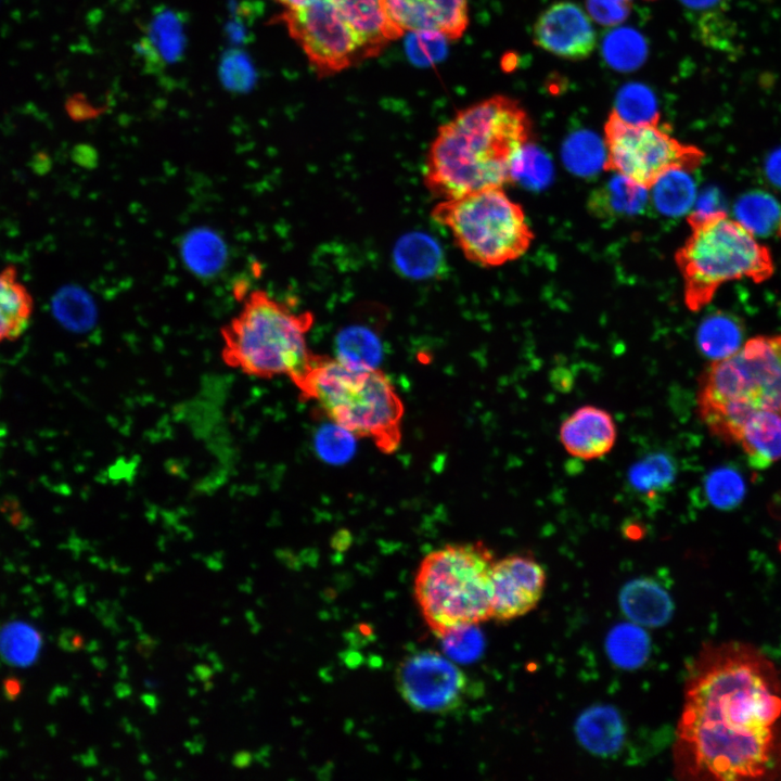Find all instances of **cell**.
Masks as SVG:
<instances>
[{"label":"cell","mask_w":781,"mask_h":781,"mask_svg":"<svg viewBox=\"0 0 781 781\" xmlns=\"http://www.w3.org/2000/svg\"><path fill=\"white\" fill-rule=\"evenodd\" d=\"M735 445L745 453L750 465L757 470L771 466L781 459V410H758L742 424Z\"/></svg>","instance_id":"18"},{"label":"cell","mask_w":781,"mask_h":781,"mask_svg":"<svg viewBox=\"0 0 781 781\" xmlns=\"http://www.w3.org/2000/svg\"><path fill=\"white\" fill-rule=\"evenodd\" d=\"M138 52L148 69L165 68L178 61L185 46L183 16L171 9H156L141 27Z\"/></svg>","instance_id":"16"},{"label":"cell","mask_w":781,"mask_h":781,"mask_svg":"<svg viewBox=\"0 0 781 781\" xmlns=\"http://www.w3.org/2000/svg\"><path fill=\"white\" fill-rule=\"evenodd\" d=\"M128 620L133 625L135 630H136L138 633H139V632H142V625H141V623H140L138 619H136L135 617L130 616V617H128Z\"/></svg>","instance_id":"49"},{"label":"cell","mask_w":781,"mask_h":781,"mask_svg":"<svg viewBox=\"0 0 781 781\" xmlns=\"http://www.w3.org/2000/svg\"><path fill=\"white\" fill-rule=\"evenodd\" d=\"M395 259L399 269L409 277L424 278L437 269L441 256L436 243L420 233L402 238L395 248Z\"/></svg>","instance_id":"25"},{"label":"cell","mask_w":781,"mask_h":781,"mask_svg":"<svg viewBox=\"0 0 781 781\" xmlns=\"http://www.w3.org/2000/svg\"><path fill=\"white\" fill-rule=\"evenodd\" d=\"M778 235H779V236H780V239H781V220H780V222H779V227H778Z\"/></svg>","instance_id":"61"},{"label":"cell","mask_w":781,"mask_h":781,"mask_svg":"<svg viewBox=\"0 0 781 781\" xmlns=\"http://www.w3.org/2000/svg\"><path fill=\"white\" fill-rule=\"evenodd\" d=\"M386 18L397 35L437 33L459 39L469 25L468 0H382Z\"/></svg>","instance_id":"13"},{"label":"cell","mask_w":781,"mask_h":781,"mask_svg":"<svg viewBox=\"0 0 781 781\" xmlns=\"http://www.w3.org/2000/svg\"><path fill=\"white\" fill-rule=\"evenodd\" d=\"M141 702L149 708V710L154 714L157 710V707L159 705V700L157 695L153 693H143L140 696Z\"/></svg>","instance_id":"42"},{"label":"cell","mask_w":781,"mask_h":781,"mask_svg":"<svg viewBox=\"0 0 781 781\" xmlns=\"http://www.w3.org/2000/svg\"><path fill=\"white\" fill-rule=\"evenodd\" d=\"M592 20L603 26H615L629 14L631 0H586Z\"/></svg>","instance_id":"34"},{"label":"cell","mask_w":781,"mask_h":781,"mask_svg":"<svg viewBox=\"0 0 781 781\" xmlns=\"http://www.w3.org/2000/svg\"><path fill=\"white\" fill-rule=\"evenodd\" d=\"M321 77L367 60L361 42L331 0L284 10L277 16Z\"/></svg>","instance_id":"10"},{"label":"cell","mask_w":781,"mask_h":781,"mask_svg":"<svg viewBox=\"0 0 781 781\" xmlns=\"http://www.w3.org/2000/svg\"><path fill=\"white\" fill-rule=\"evenodd\" d=\"M138 638L139 642L136 645L138 653L145 658L150 657L158 644L156 639L144 632H139Z\"/></svg>","instance_id":"37"},{"label":"cell","mask_w":781,"mask_h":781,"mask_svg":"<svg viewBox=\"0 0 781 781\" xmlns=\"http://www.w3.org/2000/svg\"><path fill=\"white\" fill-rule=\"evenodd\" d=\"M114 692L118 699H126L131 694L132 690L128 683L117 682L114 686Z\"/></svg>","instance_id":"44"},{"label":"cell","mask_w":781,"mask_h":781,"mask_svg":"<svg viewBox=\"0 0 781 781\" xmlns=\"http://www.w3.org/2000/svg\"><path fill=\"white\" fill-rule=\"evenodd\" d=\"M624 612L636 622L644 625L664 624L671 612V603L666 592L649 580L629 582L620 594Z\"/></svg>","instance_id":"20"},{"label":"cell","mask_w":781,"mask_h":781,"mask_svg":"<svg viewBox=\"0 0 781 781\" xmlns=\"http://www.w3.org/2000/svg\"><path fill=\"white\" fill-rule=\"evenodd\" d=\"M194 677H195L194 675H188V679L191 680L192 682H194L196 679Z\"/></svg>","instance_id":"60"},{"label":"cell","mask_w":781,"mask_h":781,"mask_svg":"<svg viewBox=\"0 0 781 781\" xmlns=\"http://www.w3.org/2000/svg\"><path fill=\"white\" fill-rule=\"evenodd\" d=\"M758 410H781V332L748 338L701 374L696 413L709 433L733 445Z\"/></svg>","instance_id":"5"},{"label":"cell","mask_w":781,"mask_h":781,"mask_svg":"<svg viewBox=\"0 0 781 781\" xmlns=\"http://www.w3.org/2000/svg\"><path fill=\"white\" fill-rule=\"evenodd\" d=\"M532 121L517 101L494 95L443 124L426 153L423 182L438 200L512 183L511 166L530 142Z\"/></svg>","instance_id":"2"},{"label":"cell","mask_w":781,"mask_h":781,"mask_svg":"<svg viewBox=\"0 0 781 781\" xmlns=\"http://www.w3.org/2000/svg\"><path fill=\"white\" fill-rule=\"evenodd\" d=\"M679 2L693 14L712 17L724 7L726 0H679Z\"/></svg>","instance_id":"36"},{"label":"cell","mask_w":781,"mask_h":781,"mask_svg":"<svg viewBox=\"0 0 781 781\" xmlns=\"http://www.w3.org/2000/svg\"><path fill=\"white\" fill-rule=\"evenodd\" d=\"M577 733L591 752L610 754L620 745L623 725L614 709L600 706L582 714L577 722Z\"/></svg>","instance_id":"21"},{"label":"cell","mask_w":781,"mask_h":781,"mask_svg":"<svg viewBox=\"0 0 781 781\" xmlns=\"http://www.w3.org/2000/svg\"><path fill=\"white\" fill-rule=\"evenodd\" d=\"M559 437L569 456L593 460L613 449L617 428L609 411L587 405L576 409L562 422Z\"/></svg>","instance_id":"15"},{"label":"cell","mask_w":781,"mask_h":781,"mask_svg":"<svg viewBox=\"0 0 781 781\" xmlns=\"http://www.w3.org/2000/svg\"><path fill=\"white\" fill-rule=\"evenodd\" d=\"M740 220L752 232H765L776 221L779 208L776 202L763 194H753L738 205Z\"/></svg>","instance_id":"31"},{"label":"cell","mask_w":781,"mask_h":781,"mask_svg":"<svg viewBox=\"0 0 781 781\" xmlns=\"http://www.w3.org/2000/svg\"><path fill=\"white\" fill-rule=\"evenodd\" d=\"M139 760L142 765H149L151 763V759L146 753H141L139 755Z\"/></svg>","instance_id":"52"},{"label":"cell","mask_w":781,"mask_h":781,"mask_svg":"<svg viewBox=\"0 0 781 781\" xmlns=\"http://www.w3.org/2000/svg\"><path fill=\"white\" fill-rule=\"evenodd\" d=\"M534 40L541 49L567 60H581L594 50V28L575 3L561 1L546 9L534 25Z\"/></svg>","instance_id":"14"},{"label":"cell","mask_w":781,"mask_h":781,"mask_svg":"<svg viewBox=\"0 0 781 781\" xmlns=\"http://www.w3.org/2000/svg\"><path fill=\"white\" fill-rule=\"evenodd\" d=\"M607 650L611 658L617 665L637 667L648 655L649 641L641 629L630 625H620L611 631Z\"/></svg>","instance_id":"29"},{"label":"cell","mask_w":781,"mask_h":781,"mask_svg":"<svg viewBox=\"0 0 781 781\" xmlns=\"http://www.w3.org/2000/svg\"><path fill=\"white\" fill-rule=\"evenodd\" d=\"M431 216L449 230L463 256L482 267H500L521 258L535 240L522 205L502 187L440 200Z\"/></svg>","instance_id":"8"},{"label":"cell","mask_w":781,"mask_h":781,"mask_svg":"<svg viewBox=\"0 0 781 781\" xmlns=\"http://www.w3.org/2000/svg\"><path fill=\"white\" fill-rule=\"evenodd\" d=\"M252 584L253 582L251 580L241 582L239 585L240 591L245 592V593H251L252 592Z\"/></svg>","instance_id":"46"},{"label":"cell","mask_w":781,"mask_h":781,"mask_svg":"<svg viewBox=\"0 0 781 781\" xmlns=\"http://www.w3.org/2000/svg\"><path fill=\"white\" fill-rule=\"evenodd\" d=\"M199 724H200V720H199L197 718H190V725H191V726H196V725H199Z\"/></svg>","instance_id":"58"},{"label":"cell","mask_w":781,"mask_h":781,"mask_svg":"<svg viewBox=\"0 0 781 781\" xmlns=\"http://www.w3.org/2000/svg\"><path fill=\"white\" fill-rule=\"evenodd\" d=\"M129 644H130V642H129L128 640L119 641V642L117 643V650H118V651H125V650L128 649Z\"/></svg>","instance_id":"53"},{"label":"cell","mask_w":781,"mask_h":781,"mask_svg":"<svg viewBox=\"0 0 781 781\" xmlns=\"http://www.w3.org/2000/svg\"><path fill=\"white\" fill-rule=\"evenodd\" d=\"M229 623H230V618H228V617H226L221 620L222 625H225V624L228 625Z\"/></svg>","instance_id":"59"},{"label":"cell","mask_w":781,"mask_h":781,"mask_svg":"<svg viewBox=\"0 0 781 781\" xmlns=\"http://www.w3.org/2000/svg\"><path fill=\"white\" fill-rule=\"evenodd\" d=\"M495 561L482 541L447 545L422 559L413 592L421 615L437 637L491 619Z\"/></svg>","instance_id":"7"},{"label":"cell","mask_w":781,"mask_h":781,"mask_svg":"<svg viewBox=\"0 0 781 781\" xmlns=\"http://www.w3.org/2000/svg\"><path fill=\"white\" fill-rule=\"evenodd\" d=\"M613 112L629 124L660 123L654 93L638 82L627 84L618 90Z\"/></svg>","instance_id":"27"},{"label":"cell","mask_w":781,"mask_h":781,"mask_svg":"<svg viewBox=\"0 0 781 781\" xmlns=\"http://www.w3.org/2000/svg\"><path fill=\"white\" fill-rule=\"evenodd\" d=\"M253 755L247 751H240L234 754L232 764L236 768H246L252 764Z\"/></svg>","instance_id":"38"},{"label":"cell","mask_w":781,"mask_h":781,"mask_svg":"<svg viewBox=\"0 0 781 781\" xmlns=\"http://www.w3.org/2000/svg\"><path fill=\"white\" fill-rule=\"evenodd\" d=\"M690 234L674 260L683 283V300L700 311L727 282L769 280L776 270L770 249L741 221L721 209H697L687 216Z\"/></svg>","instance_id":"4"},{"label":"cell","mask_w":781,"mask_h":781,"mask_svg":"<svg viewBox=\"0 0 781 781\" xmlns=\"http://www.w3.org/2000/svg\"><path fill=\"white\" fill-rule=\"evenodd\" d=\"M279 3H281L286 10H297L305 7H308L316 2L317 0H277Z\"/></svg>","instance_id":"43"},{"label":"cell","mask_w":781,"mask_h":781,"mask_svg":"<svg viewBox=\"0 0 781 781\" xmlns=\"http://www.w3.org/2000/svg\"><path fill=\"white\" fill-rule=\"evenodd\" d=\"M674 746L686 780L781 779V677L751 643H706L688 668Z\"/></svg>","instance_id":"1"},{"label":"cell","mask_w":781,"mask_h":781,"mask_svg":"<svg viewBox=\"0 0 781 781\" xmlns=\"http://www.w3.org/2000/svg\"><path fill=\"white\" fill-rule=\"evenodd\" d=\"M395 680L402 700L422 713L454 712L469 694V678L464 671L450 657L432 650L404 657Z\"/></svg>","instance_id":"11"},{"label":"cell","mask_w":781,"mask_h":781,"mask_svg":"<svg viewBox=\"0 0 781 781\" xmlns=\"http://www.w3.org/2000/svg\"><path fill=\"white\" fill-rule=\"evenodd\" d=\"M120 725L126 733H132L135 727L131 725V722L127 718H123L120 721Z\"/></svg>","instance_id":"45"},{"label":"cell","mask_w":781,"mask_h":781,"mask_svg":"<svg viewBox=\"0 0 781 781\" xmlns=\"http://www.w3.org/2000/svg\"><path fill=\"white\" fill-rule=\"evenodd\" d=\"M646 191L617 175L603 188L593 192L589 207L601 217L636 214L645 203Z\"/></svg>","instance_id":"23"},{"label":"cell","mask_w":781,"mask_h":781,"mask_svg":"<svg viewBox=\"0 0 781 781\" xmlns=\"http://www.w3.org/2000/svg\"><path fill=\"white\" fill-rule=\"evenodd\" d=\"M184 747L193 755L201 754L205 747V739L203 735H195L193 741H185Z\"/></svg>","instance_id":"39"},{"label":"cell","mask_w":781,"mask_h":781,"mask_svg":"<svg viewBox=\"0 0 781 781\" xmlns=\"http://www.w3.org/2000/svg\"><path fill=\"white\" fill-rule=\"evenodd\" d=\"M208 644H203L201 646L193 648V650L199 656L203 657L208 653Z\"/></svg>","instance_id":"47"},{"label":"cell","mask_w":781,"mask_h":781,"mask_svg":"<svg viewBox=\"0 0 781 781\" xmlns=\"http://www.w3.org/2000/svg\"><path fill=\"white\" fill-rule=\"evenodd\" d=\"M408 51L418 62L427 63L441 56L444 40L447 39L437 33H412Z\"/></svg>","instance_id":"35"},{"label":"cell","mask_w":781,"mask_h":781,"mask_svg":"<svg viewBox=\"0 0 781 781\" xmlns=\"http://www.w3.org/2000/svg\"><path fill=\"white\" fill-rule=\"evenodd\" d=\"M362 44L366 59L379 55L397 39L382 7V0H331Z\"/></svg>","instance_id":"17"},{"label":"cell","mask_w":781,"mask_h":781,"mask_svg":"<svg viewBox=\"0 0 781 781\" xmlns=\"http://www.w3.org/2000/svg\"><path fill=\"white\" fill-rule=\"evenodd\" d=\"M193 673L196 679L205 682L214 676L215 670L213 669V667H209L205 664H200L194 666Z\"/></svg>","instance_id":"41"},{"label":"cell","mask_w":781,"mask_h":781,"mask_svg":"<svg viewBox=\"0 0 781 781\" xmlns=\"http://www.w3.org/2000/svg\"><path fill=\"white\" fill-rule=\"evenodd\" d=\"M34 313V298L13 265L0 271V344L20 338Z\"/></svg>","instance_id":"19"},{"label":"cell","mask_w":781,"mask_h":781,"mask_svg":"<svg viewBox=\"0 0 781 781\" xmlns=\"http://www.w3.org/2000/svg\"><path fill=\"white\" fill-rule=\"evenodd\" d=\"M705 489L709 501L726 510L737 507L745 495L742 476L730 468L713 471L706 479Z\"/></svg>","instance_id":"30"},{"label":"cell","mask_w":781,"mask_h":781,"mask_svg":"<svg viewBox=\"0 0 781 781\" xmlns=\"http://www.w3.org/2000/svg\"><path fill=\"white\" fill-rule=\"evenodd\" d=\"M212 667H213V669H214L215 671L220 673V671L223 670L225 665H223V663L221 662V660L219 658V660H217V661H215V662L212 663Z\"/></svg>","instance_id":"50"},{"label":"cell","mask_w":781,"mask_h":781,"mask_svg":"<svg viewBox=\"0 0 781 781\" xmlns=\"http://www.w3.org/2000/svg\"><path fill=\"white\" fill-rule=\"evenodd\" d=\"M491 618L509 622L533 611L539 603L546 572L533 555L511 554L495 561L491 574Z\"/></svg>","instance_id":"12"},{"label":"cell","mask_w":781,"mask_h":781,"mask_svg":"<svg viewBox=\"0 0 781 781\" xmlns=\"http://www.w3.org/2000/svg\"><path fill=\"white\" fill-rule=\"evenodd\" d=\"M188 693H189V695L194 696L195 694H197V689L194 687H191V688H189Z\"/></svg>","instance_id":"57"},{"label":"cell","mask_w":781,"mask_h":781,"mask_svg":"<svg viewBox=\"0 0 781 781\" xmlns=\"http://www.w3.org/2000/svg\"><path fill=\"white\" fill-rule=\"evenodd\" d=\"M676 476V465L665 453L656 452L636 462L630 469L628 481L638 495L653 500L666 492Z\"/></svg>","instance_id":"24"},{"label":"cell","mask_w":781,"mask_h":781,"mask_svg":"<svg viewBox=\"0 0 781 781\" xmlns=\"http://www.w3.org/2000/svg\"><path fill=\"white\" fill-rule=\"evenodd\" d=\"M243 295L240 310L221 330L225 363L255 377L293 379L313 355L307 344L313 313L294 311L264 290Z\"/></svg>","instance_id":"6"},{"label":"cell","mask_w":781,"mask_h":781,"mask_svg":"<svg viewBox=\"0 0 781 781\" xmlns=\"http://www.w3.org/2000/svg\"><path fill=\"white\" fill-rule=\"evenodd\" d=\"M602 53L610 66L628 72L638 68L646 57L643 37L635 29L620 27L610 31L602 42Z\"/></svg>","instance_id":"26"},{"label":"cell","mask_w":781,"mask_h":781,"mask_svg":"<svg viewBox=\"0 0 781 781\" xmlns=\"http://www.w3.org/2000/svg\"><path fill=\"white\" fill-rule=\"evenodd\" d=\"M145 684H146L145 687L151 688V689L156 688V682H155V681H152V680H150V679H148V680L145 681Z\"/></svg>","instance_id":"56"},{"label":"cell","mask_w":781,"mask_h":781,"mask_svg":"<svg viewBox=\"0 0 781 781\" xmlns=\"http://www.w3.org/2000/svg\"><path fill=\"white\" fill-rule=\"evenodd\" d=\"M769 172L774 180L781 181V151L771 157L769 162Z\"/></svg>","instance_id":"40"},{"label":"cell","mask_w":781,"mask_h":781,"mask_svg":"<svg viewBox=\"0 0 781 781\" xmlns=\"http://www.w3.org/2000/svg\"><path fill=\"white\" fill-rule=\"evenodd\" d=\"M184 253L191 267L201 272L214 271L221 263L223 254L216 236L205 232L190 236Z\"/></svg>","instance_id":"32"},{"label":"cell","mask_w":781,"mask_h":781,"mask_svg":"<svg viewBox=\"0 0 781 781\" xmlns=\"http://www.w3.org/2000/svg\"><path fill=\"white\" fill-rule=\"evenodd\" d=\"M144 778L148 779V780H155V779H156V774H155L153 771H151V770H146V771L144 772Z\"/></svg>","instance_id":"54"},{"label":"cell","mask_w":781,"mask_h":781,"mask_svg":"<svg viewBox=\"0 0 781 781\" xmlns=\"http://www.w3.org/2000/svg\"><path fill=\"white\" fill-rule=\"evenodd\" d=\"M604 170L648 191L668 172H691L705 158L703 150L679 141L660 123L629 124L613 111L604 125Z\"/></svg>","instance_id":"9"},{"label":"cell","mask_w":781,"mask_h":781,"mask_svg":"<svg viewBox=\"0 0 781 781\" xmlns=\"http://www.w3.org/2000/svg\"><path fill=\"white\" fill-rule=\"evenodd\" d=\"M778 547H779V551H780V553H781V540H780V542H779V546H778Z\"/></svg>","instance_id":"62"},{"label":"cell","mask_w":781,"mask_h":781,"mask_svg":"<svg viewBox=\"0 0 781 781\" xmlns=\"http://www.w3.org/2000/svg\"><path fill=\"white\" fill-rule=\"evenodd\" d=\"M213 688H214V683L210 681V679L207 680V681H205V683H204V690H205V691H209V690H212Z\"/></svg>","instance_id":"55"},{"label":"cell","mask_w":781,"mask_h":781,"mask_svg":"<svg viewBox=\"0 0 781 781\" xmlns=\"http://www.w3.org/2000/svg\"><path fill=\"white\" fill-rule=\"evenodd\" d=\"M686 171H670L652 188L654 202L660 210L667 215H679L692 204L695 188Z\"/></svg>","instance_id":"28"},{"label":"cell","mask_w":781,"mask_h":781,"mask_svg":"<svg viewBox=\"0 0 781 781\" xmlns=\"http://www.w3.org/2000/svg\"><path fill=\"white\" fill-rule=\"evenodd\" d=\"M291 381L304 400L316 404L344 431L371 440L384 453L399 448L405 408L382 370L313 354Z\"/></svg>","instance_id":"3"},{"label":"cell","mask_w":781,"mask_h":781,"mask_svg":"<svg viewBox=\"0 0 781 781\" xmlns=\"http://www.w3.org/2000/svg\"><path fill=\"white\" fill-rule=\"evenodd\" d=\"M742 327L733 317L715 313L699 327L696 343L701 353L713 360L726 358L741 346ZM712 360V361H713Z\"/></svg>","instance_id":"22"},{"label":"cell","mask_w":781,"mask_h":781,"mask_svg":"<svg viewBox=\"0 0 781 781\" xmlns=\"http://www.w3.org/2000/svg\"><path fill=\"white\" fill-rule=\"evenodd\" d=\"M449 657L465 661L477 656L482 650L483 640L475 629V625L461 627L441 638Z\"/></svg>","instance_id":"33"},{"label":"cell","mask_w":781,"mask_h":781,"mask_svg":"<svg viewBox=\"0 0 781 781\" xmlns=\"http://www.w3.org/2000/svg\"><path fill=\"white\" fill-rule=\"evenodd\" d=\"M118 676L120 679H126L129 676V668L127 665L123 664L119 667Z\"/></svg>","instance_id":"48"},{"label":"cell","mask_w":781,"mask_h":781,"mask_svg":"<svg viewBox=\"0 0 781 781\" xmlns=\"http://www.w3.org/2000/svg\"><path fill=\"white\" fill-rule=\"evenodd\" d=\"M245 618L249 625L256 622L255 613L252 610L245 612Z\"/></svg>","instance_id":"51"}]
</instances>
